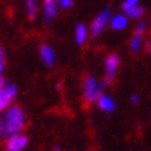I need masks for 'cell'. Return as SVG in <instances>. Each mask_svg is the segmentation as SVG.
Returning a JSON list of instances; mask_svg holds the SVG:
<instances>
[{"label": "cell", "instance_id": "obj_9", "mask_svg": "<svg viewBox=\"0 0 151 151\" xmlns=\"http://www.w3.org/2000/svg\"><path fill=\"white\" fill-rule=\"evenodd\" d=\"M110 25L115 31H122V29L128 27V17L124 15V14H116L114 17H111Z\"/></svg>", "mask_w": 151, "mask_h": 151}, {"label": "cell", "instance_id": "obj_5", "mask_svg": "<svg viewBox=\"0 0 151 151\" xmlns=\"http://www.w3.org/2000/svg\"><path fill=\"white\" fill-rule=\"evenodd\" d=\"M119 67V55L110 54L105 60V82H112Z\"/></svg>", "mask_w": 151, "mask_h": 151}, {"label": "cell", "instance_id": "obj_17", "mask_svg": "<svg viewBox=\"0 0 151 151\" xmlns=\"http://www.w3.org/2000/svg\"><path fill=\"white\" fill-rule=\"evenodd\" d=\"M3 68H4V51L0 46V75L3 72Z\"/></svg>", "mask_w": 151, "mask_h": 151}, {"label": "cell", "instance_id": "obj_16", "mask_svg": "<svg viewBox=\"0 0 151 151\" xmlns=\"http://www.w3.org/2000/svg\"><path fill=\"white\" fill-rule=\"evenodd\" d=\"M146 22L144 21H140V22L137 24V27H136V33H139V35H143L144 33V31H146Z\"/></svg>", "mask_w": 151, "mask_h": 151}, {"label": "cell", "instance_id": "obj_6", "mask_svg": "<svg viewBox=\"0 0 151 151\" xmlns=\"http://www.w3.org/2000/svg\"><path fill=\"white\" fill-rule=\"evenodd\" d=\"M58 10V0H45L43 4V17L46 22H50L51 19L57 15Z\"/></svg>", "mask_w": 151, "mask_h": 151}, {"label": "cell", "instance_id": "obj_13", "mask_svg": "<svg viewBox=\"0 0 151 151\" xmlns=\"http://www.w3.org/2000/svg\"><path fill=\"white\" fill-rule=\"evenodd\" d=\"M142 36L143 35H139V33H134V36L132 37V40H130V49L133 51H139L142 49Z\"/></svg>", "mask_w": 151, "mask_h": 151}, {"label": "cell", "instance_id": "obj_2", "mask_svg": "<svg viewBox=\"0 0 151 151\" xmlns=\"http://www.w3.org/2000/svg\"><path fill=\"white\" fill-rule=\"evenodd\" d=\"M105 83L107 82L99 83L93 76H87L86 81H85V85H83V96H85V100L87 103L96 101L99 99V96L101 94V92H103Z\"/></svg>", "mask_w": 151, "mask_h": 151}, {"label": "cell", "instance_id": "obj_22", "mask_svg": "<svg viewBox=\"0 0 151 151\" xmlns=\"http://www.w3.org/2000/svg\"><path fill=\"white\" fill-rule=\"evenodd\" d=\"M147 51L151 54V42H148V43H147Z\"/></svg>", "mask_w": 151, "mask_h": 151}, {"label": "cell", "instance_id": "obj_20", "mask_svg": "<svg viewBox=\"0 0 151 151\" xmlns=\"http://www.w3.org/2000/svg\"><path fill=\"white\" fill-rule=\"evenodd\" d=\"M139 100H140V97H139L137 94H133V96H132V103H133V104H137Z\"/></svg>", "mask_w": 151, "mask_h": 151}, {"label": "cell", "instance_id": "obj_19", "mask_svg": "<svg viewBox=\"0 0 151 151\" xmlns=\"http://www.w3.org/2000/svg\"><path fill=\"white\" fill-rule=\"evenodd\" d=\"M4 86H6V81H4V78L0 75V93H1V90L4 89Z\"/></svg>", "mask_w": 151, "mask_h": 151}, {"label": "cell", "instance_id": "obj_12", "mask_svg": "<svg viewBox=\"0 0 151 151\" xmlns=\"http://www.w3.org/2000/svg\"><path fill=\"white\" fill-rule=\"evenodd\" d=\"M25 6H27L28 17H29L31 19H33L35 18V15H36V10H37L36 0H25Z\"/></svg>", "mask_w": 151, "mask_h": 151}, {"label": "cell", "instance_id": "obj_18", "mask_svg": "<svg viewBox=\"0 0 151 151\" xmlns=\"http://www.w3.org/2000/svg\"><path fill=\"white\" fill-rule=\"evenodd\" d=\"M6 108H9V105L6 104L4 101H1V100H0V114H1V112H3V111H4Z\"/></svg>", "mask_w": 151, "mask_h": 151}, {"label": "cell", "instance_id": "obj_8", "mask_svg": "<svg viewBox=\"0 0 151 151\" xmlns=\"http://www.w3.org/2000/svg\"><path fill=\"white\" fill-rule=\"evenodd\" d=\"M96 101L100 110L105 111V112H112L115 110V101L112 100V97L107 96V94H100Z\"/></svg>", "mask_w": 151, "mask_h": 151}, {"label": "cell", "instance_id": "obj_15", "mask_svg": "<svg viewBox=\"0 0 151 151\" xmlns=\"http://www.w3.org/2000/svg\"><path fill=\"white\" fill-rule=\"evenodd\" d=\"M73 6V0H58V7L63 10H68Z\"/></svg>", "mask_w": 151, "mask_h": 151}, {"label": "cell", "instance_id": "obj_21", "mask_svg": "<svg viewBox=\"0 0 151 151\" xmlns=\"http://www.w3.org/2000/svg\"><path fill=\"white\" fill-rule=\"evenodd\" d=\"M4 134V128H3V122H0V137Z\"/></svg>", "mask_w": 151, "mask_h": 151}, {"label": "cell", "instance_id": "obj_1", "mask_svg": "<svg viewBox=\"0 0 151 151\" xmlns=\"http://www.w3.org/2000/svg\"><path fill=\"white\" fill-rule=\"evenodd\" d=\"M24 125H25L24 111L19 107H17V105L9 107L7 112L4 115V121H3V128H4L6 137H11L14 134L21 133L24 129Z\"/></svg>", "mask_w": 151, "mask_h": 151}, {"label": "cell", "instance_id": "obj_3", "mask_svg": "<svg viewBox=\"0 0 151 151\" xmlns=\"http://www.w3.org/2000/svg\"><path fill=\"white\" fill-rule=\"evenodd\" d=\"M110 19H111L110 9L103 10L96 18H94V21L92 22V25H90V35H92L93 37L99 36V35L105 29V27L110 24Z\"/></svg>", "mask_w": 151, "mask_h": 151}, {"label": "cell", "instance_id": "obj_11", "mask_svg": "<svg viewBox=\"0 0 151 151\" xmlns=\"http://www.w3.org/2000/svg\"><path fill=\"white\" fill-rule=\"evenodd\" d=\"M126 13V15H128V18H132V19H137L140 18L143 15V13H144V10H143V7L140 4L136 6V7H132V9H129L128 11H125Z\"/></svg>", "mask_w": 151, "mask_h": 151}, {"label": "cell", "instance_id": "obj_4", "mask_svg": "<svg viewBox=\"0 0 151 151\" xmlns=\"http://www.w3.org/2000/svg\"><path fill=\"white\" fill-rule=\"evenodd\" d=\"M28 146V137L25 134H14L11 137H7L6 143V151H22Z\"/></svg>", "mask_w": 151, "mask_h": 151}, {"label": "cell", "instance_id": "obj_10", "mask_svg": "<svg viewBox=\"0 0 151 151\" xmlns=\"http://www.w3.org/2000/svg\"><path fill=\"white\" fill-rule=\"evenodd\" d=\"M87 35H89V31L85 24H78L76 28H75V40L78 45H83L87 39Z\"/></svg>", "mask_w": 151, "mask_h": 151}, {"label": "cell", "instance_id": "obj_7", "mask_svg": "<svg viewBox=\"0 0 151 151\" xmlns=\"http://www.w3.org/2000/svg\"><path fill=\"white\" fill-rule=\"evenodd\" d=\"M40 57L42 61L47 67H53L55 63V53L49 45H42L40 46Z\"/></svg>", "mask_w": 151, "mask_h": 151}, {"label": "cell", "instance_id": "obj_14", "mask_svg": "<svg viewBox=\"0 0 151 151\" xmlns=\"http://www.w3.org/2000/svg\"><path fill=\"white\" fill-rule=\"evenodd\" d=\"M139 3H140V0H125L124 4H122V9H124V11H128L129 9L139 6Z\"/></svg>", "mask_w": 151, "mask_h": 151}, {"label": "cell", "instance_id": "obj_23", "mask_svg": "<svg viewBox=\"0 0 151 151\" xmlns=\"http://www.w3.org/2000/svg\"><path fill=\"white\" fill-rule=\"evenodd\" d=\"M53 151H61V148H60V147H57V146H55L54 148H53Z\"/></svg>", "mask_w": 151, "mask_h": 151}]
</instances>
